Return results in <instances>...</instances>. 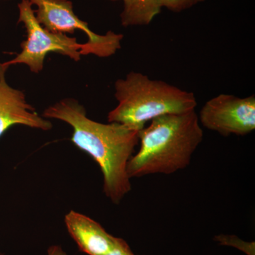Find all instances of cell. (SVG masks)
<instances>
[{
	"label": "cell",
	"mask_w": 255,
	"mask_h": 255,
	"mask_svg": "<svg viewBox=\"0 0 255 255\" xmlns=\"http://www.w3.org/2000/svg\"><path fill=\"white\" fill-rule=\"evenodd\" d=\"M42 117L62 121L73 128L72 142L100 165L104 193L114 204H120L131 189L127 164L138 145L139 131L123 124L92 120L85 107L73 98L50 106Z\"/></svg>",
	"instance_id": "obj_1"
},
{
	"label": "cell",
	"mask_w": 255,
	"mask_h": 255,
	"mask_svg": "<svg viewBox=\"0 0 255 255\" xmlns=\"http://www.w3.org/2000/svg\"><path fill=\"white\" fill-rule=\"evenodd\" d=\"M150 122L139 131L140 149L128 162L130 179L185 169L204 138L195 110L162 116Z\"/></svg>",
	"instance_id": "obj_2"
},
{
	"label": "cell",
	"mask_w": 255,
	"mask_h": 255,
	"mask_svg": "<svg viewBox=\"0 0 255 255\" xmlns=\"http://www.w3.org/2000/svg\"><path fill=\"white\" fill-rule=\"evenodd\" d=\"M118 105L108 114L110 123H119L140 131L146 123L168 114L195 110L197 102L190 92L138 72L128 73L114 84Z\"/></svg>",
	"instance_id": "obj_3"
},
{
	"label": "cell",
	"mask_w": 255,
	"mask_h": 255,
	"mask_svg": "<svg viewBox=\"0 0 255 255\" xmlns=\"http://www.w3.org/2000/svg\"><path fill=\"white\" fill-rule=\"evenodd\" d=\"M17 6L18 23L26 28V39L21 43V51L16 56L3 63L5 66L23 64L31 73L38 74L43 70L45 58L50 53H59L75 62L81 60L83 43H78L75 37L46 29L36 19L28 0H21Z\"/></svg>",
	"instance_id": "obj_4"
},
{
	"label": "cell",
	"mask_w": 255,
	"mask_h": 255,
	"mask_svg": "<svg viewBox=\"0 0 255 255\" xmlns=\"http://www.w3.org/2000/svg\"><path fill=\"white\" fill-rule=\"evenodd\" d=\"M36 6L35 16L46 29L55 33L73 34L81 31L87 36L83 43L81 55H95L100 58H108L122 48L124 36L110 31L105 35L98 34L90 29L88 23L75 14L73 3L70 0H28Z\"/></svg>",
	"instance_id": "obj_5"
},
{
	"label": "cell",
	"mask_w": 255,
	"mask_h": 255,
	"mask_svg": "<svg viewBox=\"0 0 255 255\" xmlns=\"http://www.w3.org/2000/svg\"><path fill=\"white\" fill-rule=\"evenodd\" d=\"M198 117L203 127L223 136L248 135L255 129V95H217L206 102Z\"/></svg>",
	"instance_id": "obj_6"
},
{
	"label": "cell",
	"mask_w": 255,
	"mask_h": 255,
	"mask_svg": "<svg viewBox=\"0 0 255 255\" xmlns=\"http://www.w3.org/2000/svg\"><path fill=\"white\" fill-rule=\"evenodd\" d=\"M9 67L0 63V137L11 127L24 126L48 131L53 124L28 103L24 92L10 86L6 80Z\"/></svg>",
	"instance_id": "obj_7"
},
{
	"label": "cell",
	"mask_w": 255,
	"mask_h": 255,
	"mask_svg": "<svg viewBox=\"0 0 255 255\" xmlns=\"http://www.w3.org/2000/svg\"><path fill=\"white\" fill-rule=\"evenodd\" d=\"M65 223L80 251L89 255H104L113 248L117 238L109 234L100 223L85 215L70 211Z\"/></svg>",
	"instance_id": "obj_8"
},
{
	"label": "cell",
	"mask_w": 255,
	"mask_h": 255,
	"mask_svg": "<svg viewBox=\"0 0 255 255\" xmlns=\"http://www.w3.org/2000/svg\"><path fill=\"white\" fill-rule=\"evenodd\" d=\"M124 8L120 14L124 27L147 26L160 13V0H122Z\"/></svg>",
	"instance_id": "obj_9"
},
{
	"label": "cell",
	"mask_w": 255,
	"mask_h": 255,
	"mask_svg": "<svg viewBox=\"0 0 255 255\" xmlns=\"http://www.w3.org/2000/svg\"><path fill=\"white\" fill-rule=\"evenodd\" d=\"M215 241L220 243V245L226 246H231L237 248L247 255H255V243H248L243 241L236 236L229 235H220L214 238Z\"/></svg>",
	"instance_id": "obj_10"
},
{
	"label": "cell",
	"mask_w": 255,
	"mask_h": 255,
	"mask_svg": "<svg viewBox=\"0 0 255 255\" xmlns=\"http://www.w3.org/2000/svg\"><path fill=\"white\" fill-rule=\"evenodd\" d=\"M204 0H160L162 8L173 12H181L203 2Z\"/></svg>",
	"instance_id": "obj_11"
},
{
	"label": "cell",
	"mask_w": 255,
	"mask_h": 255,
	"mask_svg": "<svg viewBox=\"0 0 255 255\" xmlns=\"http://www.w3.org/2000/svg\"><path fill=\"white\" fill-rule=\"evenodd\" d=\"M104 255H134L127 242L117 238L115 244L108 253Z\"/></svg>",
	"instance_id": "obj_12"
},
{
	"label": "cell",
	"mask_w": 255,
	"mask_h": 255,
	"mask_svg": "<svg viewBox=\"0 0 255 255\" xmlns=\"http://www.w3.org/2000/svg\"><path fill=\"white\" fill-rule=\"evenodd\" d=\"M48 255H68L59 246L50 247L48 251Z\"/></svg>",
	"instance_id": "obj_13"
},
{
	"label": "cell",
	"mask_w": 255,
	"mask_h": 255,
	"mask_svg": "<svg viewBox=\"0 0 255 255\" xmlns=\"http://www.w3.org/2000/svg\"><path fill=\"white\" fill-rule=\"evenodd\" d=\"M110 1H117V0H110Z\"/></svg>",
	"instance_id": "obj_14"
},
{
	"label": "cell",
	"mask_w": 255,
	"mask_h": 255,
	"mask_svg": "<svg viewBox=\"0 0 255 255\" xmlns=\"http://www.w3.org/2000/svg\"><path fill=\"white\" fill-rule=\"evenodd\" d=\"M4 1H9V0H4Z\"/></svg>",
	"instance_id": "obj_15"
},
{
	"label": "cell",
	"mask_w": 255,
	"mask_h": 255,
	"mask_svg": "<svg viewBox=\"0 0 255 255\" xmlns=\"http://www.w3.org/2000/svg\"><path fill=\"white\" fill-rule=\"evenodd\" d=\"M0 255H1V253H0Z\"/></svg>",
	"instance_id": "obj_16"
},
{
	"label": "cell",
	"mask_w": 255,
	"mask_h": 255,
	"mask_svg": "<svg viewBox=\"0 0 255 255\" xmlns=\"http://www.w3.org/2000/svg\"><path fill=\"white\" fill-rule=\"evenodd\" d=\"M0 1H1V0H0Z\"/></svg>",
	"instance_id": "obj_17"
}]
</instances>
